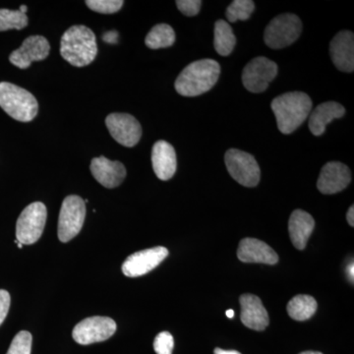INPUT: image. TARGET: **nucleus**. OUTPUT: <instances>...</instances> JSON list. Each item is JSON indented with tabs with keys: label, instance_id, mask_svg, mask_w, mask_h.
Listing matches in <instances>:
<instances>
[{
	"label": "nucleus",
	"instance_id": "39",
	"mask_svg": "<svg viewBox=\"0 0 354 354\" xmlns=\"http://www.w3.org/2000/svg\"><path fill=\"white\" fill-rule=\"evenodd\" d=\"M17 245H18V247H19V248H22V247H23V244L20 243V242H18Z\"/></svg>",
	"mask_w": 354,
	"mask_h": 354
},
{
	"label": "nucleus",
	"instance_id": "3",
	"mask_svg": "<svg viewBox=\"0 0 354 354\" xmlns=\"http://www.w3.org/2000/svg\"><path fill=\"white\" fill-rule=\"evenodd\" d=\"M60 55L73 66L84 67L92 64L97 55L94 32L83 25L70 27L60 41Z\"/></svg>",
	"mask_w": 354,
	"mask_h": 354
},
{
	"label": "nucleus",
	"instance_id": "23",
	"mask_svg": "<svg viewBox=\"0 0 354 354\" xmlns=\"http://www.w3.org/2000/svg\"><path fill=\"white\" fill-rule=\"evenodd\" d=\"M215 36H214V46L215 50L221 57H227L234 50L236 38L234 31L227 21L218 20L215 24Z\"/></svg>",
	"mask_w": 354,
	"mask_h": 354
},
{
	"label": "nucleus",
	"instance_id": "28",
	"mask_svg": "<svg viewBox=\"0 0 354 354\" xmlns=\"http://www.w3.org/2000/svg\"><path fill=\"white\" fill-rule=\"evenodd\" d=\"M124 1L122 0H87L86 6L95 11L102 14H113L118 12L122 8Z\"/></svg>",
	"mask_w": 354,
	"mask_h": 354
},
{
	"label": "nucleus",
	"instance_id": "18",
	"mask_svg": "<svg viewBox=\"0 0 354 354\" xmlns=\"http://www.w3.org/2000/svg\"><path fill=\"white\" fill-rule=\"evenodd\" d=\"M237 257L244 263H261L274 265L278 263V254L265 242L256 239H244L239 243Z\"/></svg>",
	"mask_w": 354,
	"mask_h": 354
},
{
	"label": "nucleus",
	"instance_id": "10",
	"mask_svg": "<svg viewBox=\"0 0 354 354\" xmlns=\"http://www.w3.org/2000/svg\"><path fill=\"white\" fill-rule=\"evenodd\" d=\"M116 332V323L109 317L95 316L77 324L72 337L82 346L106 341Z\"/></svg>",
	"mask_w": 354,
	"mask_h": 354
},
{
	"label": "nucleus",
	"instance_id": "14",
	"mask_svg": "<svg viewBox=\"0 0 354 354\" xmlns=\"http://www.w3.org/2000/svg\"><path fill=\"white\" fill-rule=\"evenodd\" d=\"M351 181V171L346 165L330 162L324 165L317 181V188L323 194H335L346 189Z\"/></svg>",
	"mask_w": 354,
	"mask_h": 354
},
{
	"label": "nucleus",
	"instance_id": "2",
	"mask_svg": "<svg viewBox=\"0 0 354 354\" xmlns=\"http://www.w3.org/2000/svg\"><path fill=\"white\" fill-rule=\"evenodd\" d=\"M271 108L276 116L279 131L283 134H290L308 118L312 101L305 93H286L274 99Z\"/></svg>",
	"mask_w": 354,
	"mask_h": 354
},
{
	"label": "nucleus",
	"instance_id": "19",
	"mask_svg": "<svg viewBox=\"0 0 354 354\" xmlns=\"http://www.w3.org/2000/svg\"><path fill=\"white\" fill-rule=\"evenodd\" d=\"M152 165L156 176L160 180H169L176 171V153L174 147L160 140L153 147Z\"/></svg>",
	"mask_w": 354,
	"mask_h": 354
},
{
	"label": "nucleus",
	"instance_id": "4",
	"mask_svg": "<svg viewBox=\"0 0 354 354\" xmlns=\"http://www.w3.org/2000/svg\"><path fill=\"white\" fill-rule=\"evenodd\" d=\"M0 108L21 122H30L36 118L39 104L36 97L25 88L12 83H0Z\"/></svg>",
	"mask_w": 354,
	"mask_h": 354
},
{
	"label": "nucleus",
	"instance_id": "35",
	"mask_svg": "<svg viewBox=\"0 0 354 354\" xmlns=\"http://www.w3.org/2000/svg\"><path fill=\"white\" fill-rule=\"evenodd\" d=\"M214 353L215 354H241L236 351H225V349H221L216 348L215 351H214Z\"/></svg>",
	"mask_w": 354,
	"mask_h": 354
},
{
	"label": "nucleus",
	"instance_id": "6",
	"mask_svg": "<svg viewBox=\"0 0 354 354\" xmlns=\"http://www.w3.org/2000/svg\"><path fill=\"white\" fill-rule=\"evenodd\" d=\"M46 216L48 211L44 203L35 202L26 207L16 223V241L23 245L36 243L43 234Z\"/></svg>",
	"mask_w": 354,
	"mask_h": 354
},
{
	"label": "nucleus",
	"instance_id": "26",
	"mask_svg": "<svg viewBox=\"0 0 354 354\" xmlns=\"http://www.w3.org/2000/svg\"><path fill=\"white\" fill-rule=\"evenodd\" d=\"M255 4L252 0H234L227 8V19L228 22L234 23L236 21H246L254 12Z\"/></svg>",
	"mask_w": 354,
	"mask_h": 354
},
{
	"label": "nucleus",
	"instance_id": "9",
	"mask_svg": "<svg viewBox=\"0 0 354 354\" xmlns=\"http://www.w3.org/2000/svg\"><path fill=\"white\" fill-rule=\"evenodd\" d=\"M278 75V65L267 57H256L244 67L242 82L249 92L263 93Z\"/></svg>",
	"mask_w": 354,
	"mask_h": 354
},
{
	"label": "nucleus",
	"instance_id": "25",
	"mask_svg": "<svg viewBox=\"0 0 354 354\" xmlns=\"http://www.w3.org/2000/svg\"><path fill=\"white\" fill-rule=\"evenodd\" d=\"M28 26V17L19 10L0 9V32L22 30Z\"/></svg>",
	"mask_w": 354,
	"mask_h": 354
},
{
	"label": "nucleus",
	"instance_id": "1",
	"mask_svg": "<svg viewBox=\"0 0 354 354\" xmlns=\"http://www.w3.org/2000/svg\"><path fill=\"white\" fill-rule=\"evenodd\" d=\"M221 66L214 59L192 62L177 77L174 87L184 97H197L211 90L218 82Z\"/></svg>",
	"mask_w": 354,
	"mask_h": 354
},
{
	"label": "nucleus",
	"instance_id": "30",
	"mask_svg": "<svg viewBox=\"0 0 354 354\" xmlns=\"http://www.w3.org/2000/svg\"><path fill=\"white\" fill-rule=\"evenodd\" d=\"M202 1L200 0H177L176 6L181 13L188 17L197 15L201 9Z\"/></svg>",
	"mask_w": 354,
	"mask_h": 354
},
{
	"label": "nucleus",
	"instance_id": "16",
	"mask_svg": "<svg viewBox=\"0 0 354 354\" xmlns=\"http://www.w3.org/2000/svg\"><path fill=\"white\" fill-rule=\"evenodd\" d=\"M333 64L342 72L354 70V36L351 31H342L335 35L330 44Z\"/></svg>",
	"mask_w": 354,
	"mask_h": 354
},
{
	"label": "nucleus",
	"instance_id": "22",
	"mask_svg": "<svg viewBox=\"0 0 354 354\" xmlns=\"http://www.w3.org/2000/svg\"><path fill=\"white\" fill-rule=\"evenodd\" d=\"M317 301L315 298L306 295H297L288 302L286 310L288 315L295 321H306L316 313Z\"/></svg>",
	"mask_w": 354,
	"mask_h": 354
},
{
	"label": "nucleus",
	"instance_id": "5",
	"mask_svg": "<svg viewBox=\"0 0 354 354\" xmlns=\"http://www.w3.org/2000/svg\"><path fill=\"white\" fill-rule=\"evenodd\" d=\"M301 31L302 23L298 16L291 13L281 14L266 28L264 41L272 50H279L295 43Z\"/></svg>",
	"mask_w": 354,
	"mask_h": 354
},
{
	"label": "nucleus",
	"instance_id": "32",
	"mask_svg": "<svg viewBox=\"0 0 354 354\" xmlns=\"http://www.w3.org/2000/svg\"><path fill=\"white\" fill-rule=\"evenodd\" d=\"M118 34L116 32H108L104 35L102 39L109 44H115L118 41Z\"/></svg>",
	"mask_w": 354,
	"mask_h": 354
},
{
	"label": "nucleus",
	"instance_id": "34",
	"mask_svg": "<svg viewBox=\"0 0 354 354\" xmlns=\"http://www.w3.org/2000/svg\"><path fill=\"white\" fill-rule=\"evenodd\" d=\"M346 272H348V277L349 279V281H351V283H353V279H354V264L353 262H351V264L348 266V268H346Z\"/></svg>",
	"mask_w": 354,
	"mask_h": 354
},
{
	"label": "nucleus",
	"instance_id": "33",
	"mask_svg": "<svg viewBox=\"0 0 354 354\" xmlns=\"http://www.w3.org/2000/svg\"><path fill=\"white\" fill-rule=\"evenodd\" d=\"M346 218H348V221L349 225L351 227H354V207L351 206V208L348 209V215H346Z\"/></svg>",
	"mask_w": 354,
	"mask_h": 354
},
{
	"label": "nucleus",
	"instance_id": "29",
	"mask_svg": "<svg viewBox=\"0 0 354 354\" xmlns=\"http://www.w3.org/2000/svg\"><path fill=\"white\" fill-rule=\"evenodd\" d=\"M174 348V339L171 333H160L153 341V349L157 354H172Z\"/></svg>",
	"mask_w": 354,
	"mask_h": 354
},
{
	"label": "nucleus",
	"instance_id": "24",
	"mask_svg": "<svg viewBox=\"0 0 354 354\" xmlns=\"http://www.w3.org/2000/svg\"><path fill=\"white\" fill-rule=\"evenodd\" d=\"M176 41V32L171 26L158 24L152 28L145 39L146 46L152 50L169 48Z\"/></svg>",
	"mask_w": 354,
	"mask_h": 354
},
{
	"label": "nucleus",
	"instance_id": "36",
	"mask_svg": "<svg viewBox=\"0 0 354 354\" xmlns=\"http://www.w3.org/2000/svg\"><path fill=\"white\" fill-rule=\"evenodd\" d=\"M227 316L228 317V318H234V310H232V309L227 310Z\"/></svg>",
	"mask_w": 354,
	"mask_h": 354
},
{
	"label": "nucleus",
	"instance_id": "7",
	"mask_svg": "<svg viewBox=\"0 0 354 354\" xmlns=\"http://www.w3.org/2000/svg\"><path fill=\"white\" fill-rule=\"evenodd\" d=\"M86 204L82 198L70 195L62 202L58 218V239L64 243L73 239L82 230Z\"/></svg>",
	"mask_w": 354,
	"mask_h": 354
},
{
	"label": "nucleus",
	"instance_id": "12",
	"mask_svg": "<svg viewBox=\"0 0 354 354\" xmlns=\"http://www.w3.org/2000/svg\"><path fill=\"white\" fill-rule=\"evenodd\" d=\"M167 256L169 250L162 246L138 251L128 256L123 263L122 272L129 278L144 276L157 268Z\"/></svg>",
	"mask_w": 354,
	"mask_h": 354
},
{
	"label": "nucleus",
	"instance_id": "21",
	"mask_svg": "<svg viewBox=\"0 0 354 354\" xmlns=\"http://www.w3.org/2000/svg\"><path fill=\"white\" fill-rule=\"evenodd\" d=\"M346 113V109L339 102H327L319 104L309 114L308 127L314 136H321L325 133L326 127L333 120L341 118Z\"/></svg>",
	"mask_w": 354,
	"mask_h": 354
},
{
	"label": "nucleus",
	"instance_id": "38",
	"mask_svg": "<svg viewBox=\"0 0 354 354\" xmlns=\"http://www.w3.org/2000/svg\"><path fill=\"white\" fill-rule=\"evenodd\" d=\"M299 354H323V353H319V351H304V353H301Z\"/></svg>",
	"mask_w": 354,
	"mask_h": 354
},
{
	"label": "nucleus",
	"instance_id": "37",
	"mask_svg": "<svg viewBox=\"0 0 354 354\" xmlns=\"http://www.w3.org/2000/svg\"><path fill=\"white\" fill-rule=\"evenodd\" d=\"M27 10H28V7L27 6H20V9H19L20 12L26 14V12H27Z\"/></svg>",
	"mask_w": 354,
	"mask_h": 354
},
{
	"label": "nucleus",
	"instance_id": "13",
	"mask_svg": "<svg viewBox=\"0 0 354 354\" xmlns=\"http://www.w3.org/2000/svg\"><path fill=\"white\" fill-rule=\"evenodd\" d=\"M50 46L43 36H30L18 50L9 57L11 64L20 69H27L32 62H41L50 55Z\"/></svg>",
	"mask_w": 354,
	"mask_h": 354
},
{
	"label": "nucleus",
	"instance_id": "17",
	"mask_svg": "<svg viewBox=\"0 0 354 354\" xmlns=\"http://www.w3.org/2000/svg\"><path fill=\"white\" fill-rule=\"evenodd\" d=\"M239 301L243 325L251 330H264L269 325L270 319L260 298L246 293L241 295Z\"/></svg>",
	"mask_w": 354,
	"mask_h": 354
},
{
	"label": "nucleus",
	"instance_id": "8",
	"mask_svg": "<svg viewBox=\"0 0 354 354\" xmlns=\"http://www.w3.org/2000/svg\"><path fill=\"white\" fill-rule=\"evenodd\" d=\"M225 162L230 176L241 185L255 187L259 183V165L250 153L237 149H230L225 153Z\"/></svg>",
	"mask_w": 354,
	"mask_h": 354
},
{
	"label": "nucleus",
	"instance_id": "31",
	"mask_svg": "<svg viewBox=\"0 0 354 354\" xmlns=\"http://www.w3.org/2000/svg\"><path fill=\"white\" fill-rule=\"evenodd\" d=\"M11 298L8 291L0 290V325L6 320L9 308H10Z\"/></svg>",
	"mask_w": 354,
	"mask_h": 354
},
{
	"label": "nucleus",
	"instance_id": "11",
	"mask_svg": "<svg viewBox=\"0 0 354 354\" xmlns=\"http://www.w3.org/2000/svg\"><path fill=\"white\" fill-rule=\"evenodd\" d=\"M106 125L113 138L120 145L132 148L141 139V124L131 114L111 113L106 118Z\"/></svg>",
	"mask_w": 354,
	"mask_h": 354
},
{
	"label": "nucleus",
	"instance_id": "27",
	"mask_svg": "<svg viewBox=\"0 0 354 354\" xmlns=\"http://www.w3.org/2000/svg\"><path fill=\"white\" fill-rule=\"evenodd\" d=\"M32 335L27 330H21L14 337L6 354H31Z\"/></svg>",
	"mask_w": 354,
	"mask_h": 354
},
{
	"label": "nucleus",
	"instance_id": "20",
	"mask_svg": "<svg viewBox=\"0 0 354 354\" xmlns=\"http://www.w3.org/2000/svg\"><path fill=\"white\" fill-rule=\"evenodd\" d=\"M315 227V221L313 216L302 211L295 209L291 214L290 221H288V232L293 246L298 250H304L307 245L309 237L311 236Z\"/></svg>",
	"mask_w": 354,
	"mask_h": 354
},
{
	"label": "nucleus",
	"instance_id": "15",
	"mask_svg": "<svg viewBox=\"0 0 354 354\" xmlns=\"http://www.w3.org/2000/svg\"><path fill=\"white\" fill-rule=\"evenodd\" d=\"M90 169L95 180L109 189L120 186L127 177V169L123 164L104 156L93 158Z\"/></svg>",
	"mask_w": 354,
	"mask_h": 354
}]
</instances>
